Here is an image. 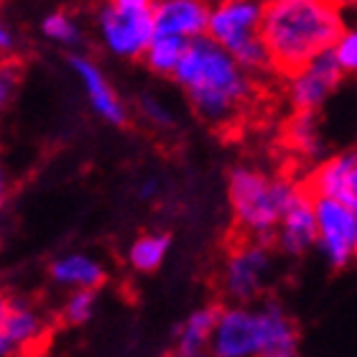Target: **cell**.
I'll return each instance as SVG.
<instances>
[{
    "instance_id": "1",
    "label": "cell",
    "mask_w": 357,
    "mask_h": 357,
    "mask_svg": "<svg viewBox=\"0 0 357 357\" xmlns=\"http://www.w3.org/2000/svg\"><path fill=\"white\" fill-rule=\"evenodd\" d=\"M344 26L340 0H266L261 36L273 69L289 77L332 52Z\"/></svg>"
},
{
    "instance_id": "2",
    "label": "cell",
    "mask_w": 357,
    "mask_h": 357,
    "mask_svg": "<svg viewBox=\"0 0 357 357\" xmlns=\"http://www.w3.org/2000/svg\"><path fill=\"white\" fill-rule=\"evenodd\" d=\"M174 82L186 92L197 115L215 126L235 120L253 97V75L209 36L189 41Z\"/></svg>"
},
{
    "instance_id": "3",
    "label": "cell",
    "mask_w": 357,
    "mask_h": 357,
    "mask_svg": "<svg viewBox=\"0 0 357 357\" xmlns=\"http://www.w3.org/2000/svg\"><path fill=\"white\" fill-rule=\"evenodd\" d=\"M298 186L286 176H271L253 166H235L227 178L232 217L250 240L268 243Z\"/></svg>"
},
{
    "instance_id": "4",
    "label": "cell",
    "mask_w": 357,
    "mask_h": 357,
    "mask_svg": "<svg viewBox=\"0 0 357 357\" xmlns=\"http://www.w3.org/2000/svg\"><path fill=\"white\" fill-rule=\"evenodd\" d=\"M97 29L105 49L120 59H143L156 36L153 10H126L107 3L97 15Z\"/></svg>"
},
{
    "instance_id": "5",
    "label": "cell",
    "mask_w": 357,
    "mask_h": 357,
    "mask_svg": "<svg viewBox=\"0 0 357 357\" xmlns=\"http://www.w3.org/2000/svg\"><path fill=\"white\" fill-rule=\"evenodd\" d=\"M273 268L271 248L258 240H248L232 248L222 266V291L232 304H250L268 283Z\"/></svg>"
},
{
    "instance_id": "6",
    "label": "cell",
    "mask_w": 357,
    "mask_h": 357,
    "mask_svg": "<svg viewBox=\"0 0 357 357\" xmlns=\"http://www.w3.org/2000/svg\"><path fill=\"white\" fill-rule=\"evenodd\" d=\"M317 204V250L332 268H344L357 261V212L327 197H314Z\"/></svg>"
},
{
    "instance_id": "7",
    "label": "cell",
    "mask_w": 357,
    "mask_h": 357,
    "mask_svg": "<svg viewBox=\"0 0 357 357\" xmlns=\"http://www.w3.org/2000/svg\"><path fill=\"white\" fill-rule=\"evenodd\" d=\"M263 8L266 0H217L209 10L207 36L230 54L238 52L261 36Z\"/></svg>"
},
{
    "instance_id": "8",
    "label": "cell",
    "mask_w": 357,
    "mask_h": 357,
    "mask_svg": "<svg viewBox=\"0 0 357 357\" xmlns=\"http://www.w3.org/2000/svg\"><path fill=\"white\" fill-rule=\"evenodd\" d=\"M212 357H261V321L258 309L232 304L220 309L215 335L209 342Z\"/></svg>"
},
{
    "instance_id": "9",
    "label": "cell",
    "mask_w": 357,
    "mask_h": 357,
    "mask_svg": "<svg viewBox=\"0 0 357 357\" xmlns=\"http://www.w3.org/2000/svg\"><path fill=\"white\" fill-rule=\"evenodd\" d=\"M342 77L344 72L335 61L332 52L321 54L301 69H296L294 75H289V82H286V92H289L294 110L317 112L342 84Z\"/></svg>"
},
{
    "instance_id": "10",
    "label": "cell",
    "mask_w": 357,
    "mask_h": 357,
    "mask_svg": "<svg viewBox=\"0 0 357 357\" xmlns=\"http://www.w3.org/2000/svg\"><path fill=\"white\" fill-rule=\"evenodd\" d=\"M317 204L314 197L306 192L304 186H298L296 197L283 212L281 222L275 227V245L286 255H304L312 248H317Z\"/></svg>"
},
{
    "instance_id": "11",
    "label": "cell",
    "mask_w": 357,
    "mask_h": 357,
    "mask_svg": "<svg viewBox=\"0 0 357 357\" xmlns=\"http://www.w3.org/2000/svg\"><path fill=\"white\" fill-rule=\"evenodd\" d=\"M209 10L212 6H207L204 0H158L153 8L156 33L197 41L207 36Z\"/></svg>"
},
{
    "instance_id": "12",
    "label": "cell",
    "mask_w": 357,
    "mask_h": 357,
    "mask_svg": "<svg viewBox=\"0 0 357 357\" xmlns=\"http://www.w3.org/2000/svg\"><path fill=\"white\" fill-rule=\"evenodd\" d=\"M69 64L75 69L77 79L82 82L95 115H100V120L110 123V126H123L128 120L126 105H123V100L118 97V92L112 89V84L107 82V77H105L102 69L97 67L89 56H72Z\"/></svg>"
},
{
    "instance_id": "13",
    "label": "cell",
    "mask_w": 357,
    "mask_h": 357,
    "mask_svg": "<svg viewBox=\"0 0 357 357\" xmlns=\"http://www.w3.org/2000/svg\"><path fill=\"white\" fill-rule=\"evenodd\" d=\"M261 321V357H298V329L278 301L258 306Z\"/></svg>"
},
{
    "instance_id": "14",
    "label": "cell",
    "mask_w": 357,
    "mask_h": 357,
    "mask_svg": "<svg viewBox=\"0 0 357 357\" xmlns=\"http://www.w3.org/2000/svg\"><path fill=\"white\" fill-rule=\"evenodd\" d=\"M52 278L59 286L72 291H95L105 283V268L87 253H67L59 255L49 268Z\"/></svg>"
},
{
    "instance_id": "15",
    "label": "cell",
    "mask_w": 357,
    "mask_h": 357,
    "mask_svg": "<svg viewBox=\"0 0 357 357\" xmlns=\"http://www.w3.org/2000/svg\"><path fill=\"white\" fill-rule=\"evenodd\" d=\"M217 319H220L217 306H202V309L189 314L181 321V327L176 329V350L192 352V355L209 352V342H212V335H215Z\"/></svg>"
},
{
    "instance_id": "16",
    "label": "cell",
    "mask_w": 357,
    "mask_h": 357,
    "mask_svg": "<svg viewBox=\"0 0 357 357\" xmlns=\"http://www.w3.org/2000/svg\"><path fill=\"white\" fill-rule=\"evenodd\" d=\"M286 143L296 151L298 156L319 161L324 153V135H321L317 112L294 110L291 120L286 123Z\"/></svg>"
},
{
    "instance_id": "17",
    "label": "cell",
    "mask_w": 357,
    "mask_h": 357,
    "mask_svg": "<svg viewBox=\"0 0 357 357\" xmlns=\"http://www.w3.org/2000/svg\"><path fill=\"white\" fill-rule=\"evenodd\" d=\"M44 332V321L38 317L29 304L23 301H13L10 304V314L6 319V327H3V340L8 342L10 352L13 350H23L33 344Z\"/></svg>"
},
{
    "instance_id": "18",
    "label": "cell",
    "mask_w": 357,
    "mask_h": 357,
    "mask_svg": "<svg viewBox=\"0 0 357 357\" xmlns=\"http://www.w3.org/2000/svg\"><path fill=\"white\" fill-rule=\"evenodd\" d=\"M169 248H172L169 235H164V232H146V235L133 240V245L128 250V263L138 273H153L166 261Z\"/></svg>"
},
{
    "instance_id": "19",
    "label": "cell",
    "mask_w": 357,
    "mask_h": 357,
    "mask_svg": "<svg viewBox=\"0 0 357 357\" xmlns=\"http://www.w3.org/2000/svg\"><path fill=\"white\" fill-rule=\"evenodd\" d=\"M186 46H189V41H184V38L156 33L153 41L149 44V49H146V54H143V61L149 64L151 72L174 77L176 67L181 64V59H184Z\"/></svg>"
},
{
    "instance_id": "20",
    "label": "cell",
    "mask_w": 357,
    "mask_h": 357,
    "mask_svg": "<svg viewBox=\"0 0 357 357\" xmlns=\"http://www.w3.org/2000/svg\"><path fill=\"white\" fill-rule=\"evenodd\" d=\"M41 31H44L46 38H52L56 44H64V46H72L79 41V29H77V23L72 21V15L61 13H49L41 23Z\"/></svg>"
},
{
    "instance_id": "21",
    "label": "cell",
    "mask_w": 357,
    "mask_h": 357,
    "mask_svg": "<svg viewBox=\"0 0 357 357\" xmlns=\"http://www.w3.org/2000/svg\"><path fill=\"white\" fill-rule=\"evenodd\" d=\"M92 314H95V291H72L64 301L61 319L72 327H79V324L92 319Z\"/></svg>"
},
{
    "instance_id": "22",
    "label": "cell",
    "mask_w": 357,
    "mask_h": 357,
    "mask_svg": "<svg viewBox=\"0 0 357 357\" xmlns=\"http://www.w3.org/2000/svg\"><path fill=\"white\" fill-rule=\"evenodd\" d=\"M332 56L344 75H357V23L344 26L340 38L332 46Z\"/></svg>"
},
{
    "instance_id": "23",
    "label": "cell",
    "mask_w": 357,
    "mask_h": 357,
    "mask_svg": "<svg viewBox=\"0 0 357 357\" xmlns=\"http://www.w3.org/2000/svg\"><path fill=\"white\" fill-rule=\"evenodd\" d=\"M143 115H146V120H151L153 126H172L174 123V115H172V110L166 107L161 100H156V97H146L143 100Z\"/></svg>"
},
{
    "instance_id": "24",
    "label": "cell",
    "mask_w": 357,
    "mask_h": 357,
    "mask_svg": "<svg viewBox=\"0 0 357 357\" xmlns=\"http://www.w3.org/2000/svg\"><path fill=\"white\" fill-rule=\"evenodd\" d=\"M15 84H18V72L10 61H3L0 64V110L10 102V97L15 92Z\"/></svg>"
},
{
    "instance_id": "25",
    "label": "cell",
    "mask_w": 357,
    "mask_h": 357,
    "mask_svg": "<svg viewBox=\"0 0 357 357\" xmlns=\"http://www.w3.org/2000/svg\"><path fill=\"white\" fill-rule=\"evenodd\" d=\"M342 204L352 207L357 212V151H352V161H350V176H347V186H344L342 194Z\"/></svg>"
},
{
    "instance_id": "26",
    "label": "cell",
    "mask_w": 357,
    "mask_h": 357,
    "mask_svg": "<svg viewBox=\"0 0 357 357\" xmlns=\"http://www.w3.org/2000/svg\"><path fill=\"white\" fill-rule=\"evenodd\" d=\"M112 6L126 8V10H153L158 0H110Z\"/></svg>"
},
{
    "instance_id": "27",
    "label": "cell",
    "mask_w": 357,
    "mask_h": 357,
    "mask_svg": "<svg viewBox=\"0 0 357 357\" xmlns=\"http://www.w3.org/2000/svg\"><path fill=\"white\" fill-rule=\"evenodd\" d=\"M15 49V36L13 31L8 29L6 23L0 21V54H10Z\"/></svg>"
},
{
    "instance_id": "28",
    "label": "cell",
    "mask_w": 357,
    "mask_h": 357,
    "mask_svg": "<svg viewBox=\"0 0 357 357\" xmlns=\"http://www.w3.org/2000/svg\"><path fill=\"white\" fill-rule=\"evenodd\" d=\"M158 194V178L149 176V178H143L141 186H138V197L141 199H153Z\"/></svg>"
},
{
    "instance_id": "29",
    "label": "cell",
    "mask_w": 357,
    "mask_h": 357,
    "mask_svg": "<svg viewBox=\"0 0 357 357\" xmlns=\"http://www.w3.org/2000/svg\"><path fill=\"white\" fill-rule=\"evenodd\" d=\"M10 304L13 301H8L3 294H0V335H3V327H6V319H8V314H10Z\"/></svg>"
},
{
    "instance_id": "30",
    "label": "cell",
    "mask_w": 357,
    "mask_h": 357,
    "mask_svg": "<svg viewBox=\"0 0 357 357\" xmlns=\"http://www.w3.org/2000/svg\"><path fill=\"white\" fill-rule=\"evenodd\" d=\"M6 197H8V178H6V169L0 164V209L6 204Z\"/></svg>"
},
{
    "instance_id": "31",
    "label": "cell",
    "mask_w": 357,
    "mask_h": 357,
    "mask_svg": "<svg viewBox=\"0 0 357 357\" xmlns=\"http://www.w3.org/2000/svg\"><path fill=\"white\" fill-rule=\"evenodd\" d=\"M164 357H212V355H209V352H202V355H192V352H181V350H176V347H174V350L166 352Z\"/></svg>"
},
{
    "instance_id": "32",
    "label": "cell",
    "mask_w": 357,
    "mask_h": 357,
    "mask_svg": "<svg viewBox=\"0 0 357 357\" xmlns=\"http://www.w3.org/2000/svg\"><path fill=\"white\" fill-rule=\"evenodd\" d=\"M8 352H10V347H8V342L3 340V335H0V357L8 355Z\"/></svg>"
}]
</instances>
